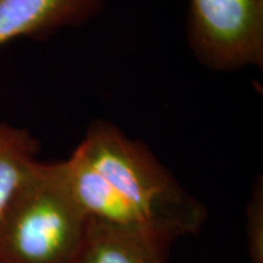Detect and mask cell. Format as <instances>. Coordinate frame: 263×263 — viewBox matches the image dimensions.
I'll use <instances>...</instances> for the list:
<instances>
[{
    "instance_id": "1",
    "label": "cell",
    "mask_w": 263,
    "mask_h": 263,
    "mask_svg": "<svg viewBox=\"0 0 263 263\" xmlns=\"http://www.w3.org/2000/svg\"><path fill=\"white\" fill-rule=\"evenodd\" d=\"M76 153L97 171L150 235L173 244L197 234L207 210L151 150L114 123L94 121Z\"/></svg>"
},
{
    "instance_id": "2",
    "label": "cell",
    "mask_w": 263,
    "mask_h": 263,
    "mask_svg": "<svg viewBox=\"0 0 263 263\" xmlns=\"http://www.w3.org/2000/svg\"><path fill=\"white\" fill-rule=\"evenodd\" d=\"M88 227L65 161L38 160L0 215V263H73Z\"/></svg>"
},
{
    "instance_id": "3",
    "label": "cell",
    "mask_w": 263,
    "mask_h": 263,
    "mask_svg": "<svg viewBox=\"0 0 263 263\" xmlns=\"http://www.w3.org/2000/svg\"><path fill=\"white\" fill-rule=\"evenodd\" d=\"M189 45L203 66L238 71L263 65V0H189Z\"/></svg>"
},
{
    "instance_id": "4",
    "label": "cell",
    "mask_w": 263,
    "mask_h": 263,
    "mask_svg": "<svg viewBox=\"0 0 263 263\" xmlns=\"http://www.w3.org/2000/svg\"><path fill=\"white\" fill-rule=\"evenodd\" d=\"M106 0H0V48L16 38L41 39L78 27L103 11Z\"/></svg>"
},
{
    "instance_id": "5",
    "label": "cell",
    "mask_w": 263,
    "mask_h": 263,
    "mask_svg": "<svg viewBox=\"0 0 263 263\" xmlns=\"http://www.w3.org/2000/svg\"><path fill=\"white\" fill-rule=\"evenodd\" d=\"M171 246L145 233L89 221L73 263H168Z\"/></svg>"
},
{
    "instance_id": "6",
    "label": "cell",
    "mask_w": 263,
    "mask_h": 263,
    "mask_svg": "<svg viewBox=\"0 0 263 263\" xmlns=\"http://www.w3.org/2000/svg\"><path fill=\"white\" fill-rule=\"evenodd\" d=\"M39 141L22 128L0 123V215L37 162Z\"/></svg>"
},
{
    "instance_id": "7",
    "label": "cell",
    "mask_w": 263,
    "mask_h": 263,
    "mask_svg": "<svg viewBox=\"0 0 263 263\" xmlns=\"http://www.w3.org/2000/svg\"><path fill=\"white\" fill-rule=\"evenodd\" d=\"M246 244L251 263H263V179L259 176L252 186L246 206Z\"/></svg>"
}]
</instances>
